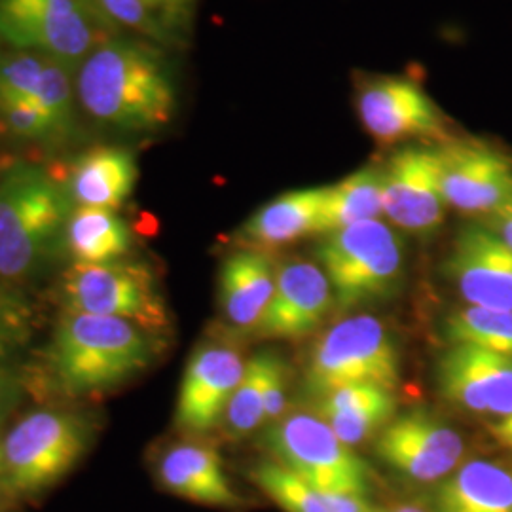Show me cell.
Listing matches in <instances>:
<instances>
[{
    "instance_id": "6da1fadb",
    "label": "cell",
    "mask_w": 512,
    "mask_h": 512,
    "mask_svg": "<svg viewBox=\"0 0 512 512\" xmlns=\"http://www.w3.org/2000/svg\"><path fill=\"white\" fill-rule=\"evenodd\" d=\"M78 97L97 122L124 131H156L177 109L173 76L150 42H101L78 71Z\"/></svg>"
},
{
    "instance_id": "7a4b0ae2",
    "label": "cell",
    "mask_w": 512,
    "mask_h": 512,
    "mask_svg": "<svg viewBox=\"0 0 512 512\" xmlns=\"http://www.w3.org/2000/svg\"><path fill=\"white\" fill-rule=\"evenodd\" d=\"M156 355V334L126 319L63 311L46 349V372L67 397L107 393L141 374Z\"/></svg>"
},
{
    "instance_id": "3957f363",
    "label": "cell",
    "mask_w": 512,
    "mask_h": 512,
    "mask_svg": "<svg viewBox=\"0 0 512 512\" xmlns=\"http://www.w3.org/2000/svg\"><path fill=\"white\" fill-rule=\"evenodd\" d=\"M73 203L44 167L12 165L0 181V285L25 283L52 260Z\"/></svg>"
},
{
    "instance_id": "277c9868",
    "label": "cell",
    "mask_w": 512,
    "mask_h": 512,
    "mask_svg": "<svg viewBox=\"0 0 512 512\" xmlns=\"http://www.w3.org/2000/svg\"><path fill=\"white\" fill-rule=\"evenodd\" d=\"M315 256L329 279L338 313L384 302L401 289L404 241L384 220H366L325 234Z\"/></svg>"
},
{
    "instance_id": "5b68a950",
    "label": "cell",
    "mask_w": 512,
    "mask_h": 512,
    "mask_svg": "<svg viewBox=\"0 0 512 512\" xmlns=\"http://www.w3.org/2000/svg\"><path fill=\"white\" fill-rule=\"evenodd\" d=\"M92 442L86 416L42 408L27 414L2 439L0 492L27 499L54 488L84 458Z\"/></svg>"
},
{
    "instance_id": "8992f818",
    "label": "cell",
    "mask_w": 512,
    "mask_h": 512,
    "mask_svg": "<svg viewBox=\"0 0 512 512\" xmlns=\"http://www.w3.org/2000/svg\"><path fill=\"white\" fill-rule=\"evenodd\" d=\"M401 384V355L382 319L359 313L332 325L311 349L304 389L315 401L355 385L395 391Z\"/></svg>"
},
{
    "instance_id": "52a82bcc",
    "label": "cell",
    "mask_w": 512,
    "mask_h": 512,
    "mask_svg": "<svg viewBox=\"0 0 512 512\" xmlns=\"http://www.w3.org/2000/svg\"><path fill=\"white\" fill-rule=\"evenodd\" d=\"M262 446L279 465L319 490L357 497H368L372 490L368 465L315 414L293 412L266 425Z\"/></svg>"
},
{
    "instance_id": "ba28073f",
    "label": "cell",
    "mask_w": 512,
    "mask_h": 512,
    "mask_svg": "<svg viewBox=\"0 0 512 512\" xmlns=\"http://www.w3.org/2000/svg\"><path fill=\"white\" fill-rule=\"evenodd\" d=\"M65 310L116 317L158 334L169 315L156 277L143 262L116 260L109 264H73L61 277Z\"/></svg>"
},
{
    "instance_id": "9c48e42d",
    "label": "cell",
    "mask_w": 512,
    "mask_h": 512,
    "mask_svg": "<svg viewBox=\"0 0 512 512\" xmlns=\"http://www.w3.org/2000/svg\"><path fill=\"white\" fill-rule=\"evenodd\" d=\"M99 25L84 0H0V38L71 71L101 44Z\"/></svg>"
},
{
    "instance_id": "30bf717a",
    "label": "cell",
    "mask_w": 512,
    "mask_h": 512,
    "mask_svg": "<svg viewBox=\"0 0 512 512\" xmlns=\"http://www.w3.org/2000/svg\"><path fill=\"white\" fill-rule=\"evenodd\" d=\"M374 454L414 484H439L465 463L467 442L452 423L425 408H412L380 431Z\"/></svg>"
},
{
    "instance_id": "8fae6325",
    "label": "cell",
    "mask_w": 512,
    "mask_h": 512,
    "mask_svg": "<svg viewBox=\"0 0 512 512\" xmlns=\"http://www.w3.org/2000/svg\"><path fill=\"white\" fill-rule=\"evenodd\" d=\"M357 112L366 131L382 145L446 141V120L418 82L404 76H368L357 88Z\"/></svg>"
},
{
    "instance_id": "7c38bea8",
    "label": "cell",
    "mask_w": 512,
    "mask_h": 512,
    "mask_svg": "<svg viewBox=\"0 0 512 512\" xmlns=\"http://www.w3.org/2000/svg\"><path fill=\"white\" fill-rule=\"evenodd\" d=\"M384 217L395 228L429 239L446 217L437 147L418 143L397 148L382 165Z\"/></svg>"
},
{
    "instance_id": "4fadbf2b",
    "label": "cell",
    "mask_w": 512,
    "mask_h": 512,
    "mask_svg": "<svg viewBox=\"0 0 512 512\" xmlns=\"http://www.w3.org/2000/svg\"><path fill=\"white\" fill-rule=\"evenodd\" d=\"M440 186L446 205L488 217L512 200V156L482 139L437 143Z\"/></svg>"
},
{
    "instance_id": "5bb4252c",
    "label": "cell",
    "mask_w": 512,
    "mask_h": 512,
    "mask_svg": "<svg viewBox=\"0 0 512 512\" xmlns=\"http://www.w3.org/2000/svg\"><path fill=\"white\" fill-rule=\"evenodd\" d=\"M440 397L495 421L512 414V357L471 344H450L437 361Z\"/></svg>"
},
{
    "instance_id": "9a60e30c",
    "label": "cell",
    "mask_w": 512,
    "mask_h": 512,
    "mask_svg": "<svg viewBox=\"0 0 512 512\" xmlns=\"http://www.w3.org/2000/svg\"><path fill=\"white\" fill-rule=\"evenodd\" d=\"M245 365L241 351L230 344L205 342L196 349L181 382L175 410L177 429L184 435L200 437L219 427Z\"/></svg>"
},
{
    "instance_id": "2e32d148",
    "label": "cell",
    "mask_w": 512,
    "mask_h": 512,
    "mask_svg": "<svg viewBox=\"0 0 512 512\" xmlns=\"http://www.w3.org/2000/svg\"><path fill=\"white\" fill-rule=\"evenodd\" d=\"M444 277L469 306L512 311V249L482 222L461 228Z\"/></svg>"
},
{
    "instance_id": "e0dca14e",
    "label": "cell",
    "mask_w": 512,
    "mask_h": 512,
    "mask_svg": "<svg viewBox=\"0 0 512 512\" xmlns=\"http://www.w3.org/2000/svg\"><path fill=\"white\" fill-rule=\"evenodd\" d=\"M330 311L334 294L323 268L294 258L277 270L274 296L253 332L258 338L300 340L319 329Z\"/></svg>"
},
{
    "instance_id": "ac0fdd59",
    "label": "cell",
    "mask_w": 512,
    "mask_h": 512,
    "mask_svg": "<svg viewBox=\"0 0 512 512\" xmlns=\"http://www.w3.org/2000/svg\"><path fill=\"white\" fill-rule=\"evenodd\" d=\"M156 476L169 494L186 501L215 509H238L243 505L228 480L219 452L209 444L186 440L169 446L156 463Z\"/></svg>"
},
{
    "instance_id": "d6986e66",
    "label": "cell",
    "mask_w": 512,
    "mask_h": 512,
    "mask_svg": "<svg viewBox=\"0 0 512 512\" xmlns=\"http://www.w3.org/2000/svg\"><path fill=\"white\" fill-rule=\"evenodd\" d=\"M137 177V160L128 148L95 147L74 158L61 183L76 207L116 211L128 202Z\"/></svg>"
},
{
    "instance_id": "ffe728a7",
    "label": "cell",
    "mask_w": 512,
    "mask_h": 512,
    "mask_svg": "<svg viewBox=\"0 0 512 512\" xmlns=\"http://www.w3.org/2000/svg\"><path fill=\"white\" fill-rule=\"evenodd\" d=\"M274 262L256 249H243L228 256L220 268V310L239 330H253L260 323L275 291Z\"/></svg>"
},
{
    "instance_id": "44dd1931",
    "label": "cell",
    "mask_w": 512,
    "mask_h": 512,
    "mask_svg": "<svg viewBox=\"0 0 512 512\" xmlns=\"http://www.w3.org/2000/svg\"><path fill=\"white\" fill-rule=\"evenodd\" d=\"M327 186L287 192L262 205L239 228L241 243L249 249H268L317 234Z\"/></svg>"
},
{
    "instance_id": "7402d4cb",
    "label": "cell",
    "mask_w": 512,
    "mask_h": 512,
    "mask_svg": "<svg viewBox=\"0 0 512 512\" xmlns=\"http://www.w3.org/2000/svg\"><path fill=\"white\" fill-rule=\"evenodd\" d=\"M315 416L329 425L348 446L378 437L397 416L395 391L378 385H355L332 391L313 404Z\"/></svg>"
},
{
    "instance_id": "603a6c76",
    "label": "cell",
    "mask_w": 512,
    "mask_h": 512,
    "mask_svg": "<svg viewBox=\"0 0 512 512\" xmlns=\"http://www.w3.org/2000/svg\"><path fill=\"white\" fill-rule=\"evenodd\" d=\"M431 512H512V469L471 459L437 484Z\"/></svg>"
},
{
    "instance_id": "cb8c5ba5",
    "label": "cell",
    "mask_w": 512,
    "mask_h": 512,
    "mask_svg": "<svg viewBox=\"0 0 512 512\" xmlns=\"http://www.w3.org/2000/svg\"><path fill=\"white\" fill-rule=\"evenodd\" d=\"M251 480L285 512H374L368 497L330 494L311 486L277 461H260Z\"/></svg>"
},
{
    "instance_id": "d4e9b609",
    "label": "cell",
    "mask_w": 512,
    "mask_h": 512,
    "mask_svg": "<svg viewBox=\"0 0 512 512\" xmlns=\"http://www.w3.org/2000/svg\"><path fill=\"white\" fill-rule=\"evenodd\" d=\"M63 245L74 264H109L128 255L131 232L116 211L76 207L67 220Z\"/></svg>"
},
{
    "instance_id": "484cf974",
    "label": "cell",
    "mask_w": 512,
    "mask_h": 512,
    "mask_svg": "<svg viewBox=\"0 0 512 512\" xmlns=\"http://www.w3.org/2000/svg\"><path fill=\"white\" fill-rule=\"evenodd\" d=\"M382 165H366L340 183L327 186L317 236L384 215Z\"/></svg>"
},
{
    "instance_id": "4316f807",
    "label": "cell",
    "mask_w": 512,
    "mask_h": 512,
    "mask_svg": "<svg viewBox=\"0 0 512 512\" xmlns=\"http://www.w3.org/2000/svg\"><path fill=\"white\" fill-rule=\"evenodd\" d=\"M275 355L274 349H266L247 361L243 378L220 420L226 439H245L266 425V393Z\"/></svg>"
},
{
    "instance_id": "83f0119b",
    "label": "cell",
    "mask_w": 512,
    "mask_h": 512,
    "mask_svg": "<svg viewBox=\"0 0 512 512\" xmlns=\"http://www.w3.org/2000/svg\"><path fill=\"white\" fill-rule=\"evenodd\" d=\"M448 344H471L512 357V311L467 306L444 319Z\"/></svg>"
},
{
    "instance_id": "f1b7e54d",
    "label": "cell",
    "mask_w": 512,
    "mask_h": 512,
    "mask_svg": "<svg viewBox=\"0 0 512 512\" xmlns=\"http://www.w3.org/2000/svg\"><path fill=\"white\" fill-rule=\"evenodd\" d=\"M93 14L109 27L128 29L147 40L167 44L171 42L164 27L152 16L143 0H84Z\"/></svg>"
},
{
    "instance_id": "f546056e",
    "label": "cell",
    "mask_w": 512,
    "mask_h": 512,
    "mask_svg": "<svg viewBox=\"0 0 512 512\" xmlns=\"http://www.w3.org/2000/svg\"><path fill=\"white\" fill-rule=\"evenodd\" d=\"M69 73V67L54 59H48L40 86L35 97L31 99L52 118L59 137L65 135L73 126V86Z\"/></svg>"
},
{
    "instance_id": "4dcf8cb0",
    "label": "cell",
    "mask_w": 512,
    "mask_h": 512,
    "mask_svg": "<svg viewBox=\"0 0 512 512\" xmlns=\"http://www.w3.org/2000/svg\"><path fill=\"white\" fill-rule=\"evenodd\" d=\"M50 57L23 52L0 59V105L33 99Z\"/></svg>"
},
{
    "instance_id": "1f68e13d",
    "label": "cell",
    "mask_w": 512,
    "mask_h": 512,
    "mask_svg": "<svg viewBox=\"0 0 512 512\" xmlns=\"http://www.w3.org/2000/svg\"><path fill=\"white\" fill-rule=\"evenodd\" d=\"M33 310L27 300L0 285V363L16 355L33 334Z\"/></svg>"
},
{
    "instance_id": "d6a6232c",
    "label": "cell",
    "mask_w": 512,
    "mask_h": 512,
    "mask_svg": "<svg viewBox=\"0 0 512 512\" xmlns=\"http://www.w3.org/2000/svg\"><path fill=\"white\" fill-rule=\"evenodd\" d=\"M0 110L8 129L21 139L46 141V139L59 137L52 118L46 114V110L31 99L2 103Z\"/></svg>"
},
{
    "instance_id": "836d02e7",
    "label": "cell",
    "mask_w": 512,
    "mask_h": 512,
    "mask_svg": "<svg viewBox=\"0 0 512 512\" xmlns=\"http://www.w3.org/2000/svg\"><path fill=\"white\" fill-rule=\"evenodd\" d=\"M171 40L190 29L198 0H143Z\"/></svg>"
},
{
    "instance_id": "e575fe53",
    "label": "cell",
    "mask_w": 512,
    "mask_h": 512,
    "mask_svg": "<svg viewBox=\"0 0 512 512\" xmlns=\"http://www.w3.org/2000/svg\"><path fill=\"white\" fill-rule=\"evenodd\" d=\"M287 387H289V365L287 361L277 353L274 366L270 372L268 393H266V425L285 416L287 406ZM264 425V427H266Z\"/></svg>"
},
{
    "instance_id": "d590c367",
    "label": "cell",
    "mask_w": 512,
    "mask_h": 512,
    "mask_svg": "<svg viewBox=\"0 0 512 512\" xmlns=\"http://www.w3.org/2000/svg\"><path fill=\"white\" fill-rule=\"evenodd\" d=\"M482 224L512 249V200L494 213H490L488 217H484Z\"/></svg>"
},
{
    "instance_id": "8d00e7d4",
    "label": "cell",
    "mask_w": 512,
    "mask_h": 512,
    "mask_svg": "<svg viewBox=\"0 0 512 512\" xmlns=\"http://www.w3.org/2000/svg\"><path fill=\"white\" fill-rule=\"evenodd\" d=\"M19 384L16 376L0 365V420L18 399Z\"/></svg>"
},
{
    "instance_id": "74e56055",
    "label": "cell",
    "mask_w": 512,
    "mask_h": 512,
    "mask_svg": "<svg viewBox=\"0 0 512 512\" xmlns=\"http://www.w3.org/2000/svg\"><path fill=\"white\" fill-rule=\"evenodd\" d=\"M492 435L501 446L512 452V414L503 420L495 421L492 425Z\"/></svg>"
},
{
    "instance_id": "f35d334b",
    "label": "cell",
    "mask_w": 512,
    "mask_h": 512,
    "mask_svg": "<svg viewBox=\"0 0 512 512\" xmlns=\"http://www.w3.org/2000/svg\"><path fill=\"white\" fill-rule=\"evenodd\" d=\"M374 512H431V509L427 511V509H421V507H416V505H399V507H391V509H376Z\"/></svg>"
},
{
    "instance_id": "ab89813d",
    "label": "cell",
    "mask_w": 512,
    "mask_h": 512,
    "mask_svg": "<svg viewBox=\"0 0 512 512\" xmlns=\"http://www.w3.org/2000/svg\"><path fill=\"white\" fill-rule=\"evenodd\" d=\"M0 482H2V439H0Z\"/></svg>"
}]
</instances>
